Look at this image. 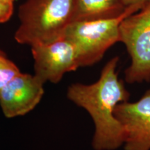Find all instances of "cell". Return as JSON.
<instances>
[{
	"mask_svg": "<svg viewBox=\"0 0 150 150\" xmlns=\"http://www.w3.org/2000/svg\"><path fill=\"white\" fill-rule=\"evenodd\" d=\"M128 8L121 0H73L72 22L119 18Z\"/></svg>",
	"mask_w": 150,
	"mask_h": 150,
	"instance_id": "ba28073f",
	"label": "cell"
},
{
	"mask_svg": "<svg viewBox=\"0 0 150 150\" xmlns=\"http://www.w3.org/2000/svg\"><path fill=\"white\" fill-rule=\"evenodd\" d=\"M118 56L109 60L95 83L71 84L67 91V98L85 109L93 120L92 147L95 150H115L125 142V129L115 110L119 104L128 102L130 93L118 76Z\"/></svg>",
	"mask_w": 150,
	"mask_h": 150,
	"instance_id": "6da1fadb",
	"label": "cell"
},
{
	"mask_svg": "<svg viewBox=\"0 0 150 150\" xmlns=\"http://www.w3.org/2000/svg\"><path fill=\"white\" fill-rule=\"evenodd\" d=\"M140 9V6H134L119 18L73 22L69 24L63 37L75 47L79 67L91 66L100 61L108 49L120 42L121 22Z\"/></svg>",
	"mask_w": 150,
	"mask_h": 150,
	"instance_id": "3957f363",
	"label": "cell"
},
{
	"mask_svg": "<svg viewBox=\"0 0 150 150\" xmlns=\"http://www.w3.org/2000/svg\"><path fill=\"white\" fill-rule=\"evenodd\" d=\"M9 1H13H13H15V0H9Z\"/></svg>",
	"mask_w": 150,
	"mask_h": 150,
	"instance_id": "7c38bea8",
	"label": "cell"
},
{
	"mask_svg": "<svg viewBox=\"0 0 150 150\" xmlns=\"http://www.w3.org/2000/svg\"><path fill=\"white\" fill-rule=\"evenodd\" d=\"M15 39L30 47L63 36L72 22L73 0H26L20 6Z\"/></svg>",
	"mask_w": 150,
	"mask_h": 150,
	"instance_id": "7a4b0ae2",
	"label": "cell"
},
{
	"mask_svg": "<svg viewBox=\"0 0 150 150\" xmlns=\"http://www.w3.org/2000/svg\"><path fill=\"white\" fill-rule=\"evenodd\" d=\"M120 42L131 59L125 70L127 83L150 82V2L125 18L119 28Z\"/></svg>",
	"mask_w": 150,
	"mask_h": 150,
	"instance_id": "277c9868",
	"label": "cell"
},
{
	"mask_svg": "<svg viewBox=\"0 0 150 150\" xmlns=\"http://www.w3.org/2000/svg\"><path fill=\"white\" fill-rule=\"evenodd\" d=\"M20 72L16 63L8 59L0 50V92Z\"/></svg>",
	"mask_w": 150,
	"mask_h": 150,
	"instance_id": "9c48e42d",
	"label": "cell"
},
{
	"mask_svg": "<svg viewBox=\"0 0 150 150\" xmlns=\"http://www.w3.org/2000/svg\"><path fill=\"white\" fill-rule=\"evenodd\" d=\"M44 83L35 74H18L0 92V106L8 118L31 111L44 95Z\"/></svg>",
	"mask_w": 150,
	"mask_h": 150,
	"instance_id": "52a82bcc",
	"label": "cell"
},
{
	"mask_svg": "<svg viewBox=\"0 0 150 150\" xmlns=\"http://www.w3.org/2000/svg\"><path fill=\"white\" fill-rule=\"evenodd\" d=\"M115 115L125 131L124 150H150V89L136 102L118 104Z\"/></svg>",
	"mask_w": 150,
	"mask_h": 150,
	"instance_id": "8992f818",
	"label": "cell"
},
{
	"mask_svg": "<svg viewBox=\"0 0 150 150\" xmlns=\"http://www.w3.org/2000/svg\"><path fill=\"white\" fill-rule=\"evenodd\" d=\"M34 74L44 83H56L67 73L79 67L77 54L72 42L64 37L50 42L31 46Z\"/></svg>",
	"mask_w": 150,
	"mask_h": 150,
	"instance_id": "5b68a950",
	"label": "cell"
},
{
	"mask_svg": "<svg viewBox=\"0 0 150 150\" xmlns=\"http://www.w3.org/2000/svg\"><path fill=\"white\" fill-rule=\"evenodd\" d=\"M13 13V2L9 0H0V23H5Z\"/></svg>",
	"mask_w": 150,
	"mask_h": 150,
	"instance_id": "30bf717a",
	"label": "cell"
},
{
	"mask_svg": "<svg viewBox=\"0 0 150 150\" xmlns=\"http://www.w3.org/2000/svg\"><path fill=\"white\" fill-rule=\"evenodd\" d=\"M121 1L127 8L134 6H138L142 8L145 4L150 2V0H121Z\"/></svg>",
	"mask_w": 150,
	"mask_h": 150,
	"instance_id": "8fae6325",
	"label": "cell"
}]
</instances>
